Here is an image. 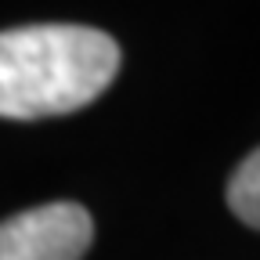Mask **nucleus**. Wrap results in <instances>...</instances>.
Listing matches in <instances>:
<instances>
[{
    "mask_svg": "<svg viewBox=\"0 0 260 260\" xmlns=\"http://www.w3.org/2000/svg\"><path fill=\"white\" fill-rule=\"evenodd\" d=\"M119 73V44L90 25L0 32V116L44 119L90 105Z\"/></svg>",
    "mask_w": 260,
    "mask_h": 260,
    "instance_id": "obj_1",
    "label": "nucleus"
},
{
    "mask_svg": "<svg viewBox=\"0 0 260 260\" xmlns=\"http://www.w3.org/2000/svg\"><path fill=\"white\" fill-rule=\"evenodd\" d=\"M94 220L80 203H47L0 220V260H80Z\"/></svg>",
    "mask_w": 260,
    "mask_h": 260,
    "instance_id": "obj_2",
    "label": "nucleus"
},
{
    "mask_svg": "<svg viewBox=\"0 0 260 260\" xmlns=\"http://www.w3.org/2000/svg\"><path fill=\"white\" fill-rule=\"evenodd\" d=\"M224 199L242 224L260 232V148L239 162V170L232 174V181L224 188Z\"/></svg>",
    "mask_w": 260,
    "mask_h": 260,
    "instance_id": "obj_3",
    "label": "nucleus"
}]
</instances>
